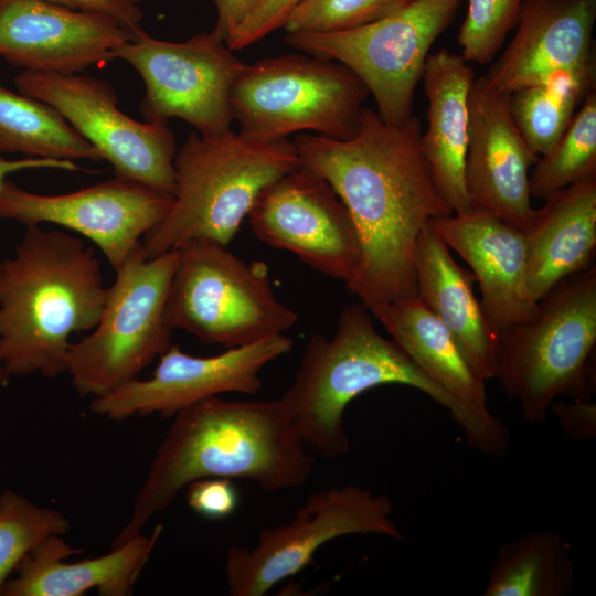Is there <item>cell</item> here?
<instances>
[{
	"label": "cell",
	"instance_id": "6da1fadb",
	"mask_svg": "<svg viewBox=\"0 0 596 596\" xmlns=\"http://www.w3.org/2000/svg\"><path fill=\"white\" fill-rule=\"evenodd\" d=\"M417 116L386 123L364 107L348 139L302 134L292 141L300 166L326 179L347 207L361 245V265L347 288L372 313L416 296L414 257L429 220L454 212L421 151Z\"/></svg>",
	"mask_w": 596,
	"mask_h": 596
},
{
	"label": "cell",
	"instance_id": "7a4b0ae2",
	"mask_svg": "<svg viewBox=\"0 0 596 596\" xmlns=\"http://www.w3.org/2000/svg\"><path fill=\"white\" fill-rule=\"evenodd\" d=\"M313 458L281 401H199L173 416L130 517L111 547L139 534L190 482L247 479L267 491L302 486Z\"/></svg>",
	"mask_w": 596,
	"mask_h": 596
},
{
	"label": "cell",
	"instance_id": "3957f363",
	"mask_svg": "<svg viewBox=\"0 0 596 596\" xmlns=\"http://www.w3.org/2000/svg\"><path fill=\"white\" fill-rule=\"evenodd\" d=\"M371 315L361 302L347 305L331 339L319 333L309 338L295 380L279 398L305 445L327 459L345 455L347 406L369 390L402 384L445 407L475 449L501 457L509 444L507 426L436 383L393 339L377 332Z\"/></svg>",
	"mask_w": 596,
	"mask_h": 596
},
{
	"label": "cell",
	"instance_id": "277c9868",
	"mask_svg": "<svg viewBox=\"0 0 596 596\" xmlns=\"http://www.w3.org/2000/svg\"><path fill=\"white\" fill-rule=\"evenodd\" d=\"M108 287L81 236L25 226L0 263V365L8 376L66 373L71 338L99 320Z\"/></svg>",
	"mask_w": 596,
	"mask_h": 596
},
{
	"label": "cell",
	"instance_id": "5b68a950",
	"mask_svg": "<svg viewBox=\"0 0 596 596\" xmlns=\"http://www.w3.org/2000/svg\"><path fill=\"white\" fill-rule=\"evenodd\" d=\"M300 166L294 141L193 131L177 150L170 209L142 238L147 257L193 240L228 245L263 189Z\"/></svg>",
	"mask_w": 596,
	"mask_h": 596
},
{
	"label": "cell",
	"instance_id": "8992f818",
	"mask_svg": "<svg viewBox=\"0 0 596 596\" xmlns=\"http://www.w3.org/2000/svg\"><path fill=\"white\" fill-rule=\"evenodd\" d=\"M596 345V266L556 284L533 319L498 334L496 377L530 423L545 419L554 400L592 394Z\"/></svg>",
	"mask_w": 596,
	"mask_h": 596
},
{
	"label": "cell",
	"instance_id": "52a82bcc",
	"mask_svg": "<svg viewBox=\"0 0 596 596\" xmlns=\"http://www.w3.org/2000/svg\"><path fill=\"white\" fill-rule=\"evenodd\" d=\"M177 252L166 307L172 330L228 349L296 323L298 315L276 297L264 262L247 263L211 240L190 241Z\"/></svg>",
	"mask_w": 596,
	"mask_h": 596
},
{
	"label": "cell",
	"instance_id": "ba28073f",
	"mask_svg": "<svg viewBox=\"0 0 596 596\" xmlns=\"http://www.w3.org/2000/svg\"><path fill=\"white\" fill-rule=\"evenodd\" d=\"M177 259V249L147 257L140 245L115 272L98 322L68 349L66 373L79 395L114 392L169 349L166 307Z\"/></svg>",
	"mask_w": 596,
	"mask_h": 596
},
{
	"label": "cell",
	"instance_id": "9c48e42d",
	"mask_svg": "<svg viewBox=\"0 0 596 596\" xmlns=\"http://www.w3.org/2000/svg\"><path fill=\"white\" fill-rule=\"evenodd\" d=\"M369 91L345 65L311 54H287L245 64L232 94L238 131L259 140L312 131L348 139L359 128Z\"/></svg>",
	"mask_w": 596,
	"mask_h": 596
},
{
	"label": "cell",
	"instance_id": "30bf717a",
	"mask_svg": "<svg viewBox=\"0 0 596 596\" xmlns=\"http://www.w3.org/2000/svg\"><path fill=\"white\" fill-rule=\"evenodd\" d=\"M461 0H412L392 14L354 29L287 34L294 49L349 67L366 86L377 114L394 125L413 115L415 88L429 50Z\"/></svg>",
	"mask_w": 596,
	"mask_h": 596
},
{
	"label": "cell",
	"instance_id": "8fae6325",
	"mask_svg": "<svg viewBox=\"0 0 596 596\" xmlns=\"http://www.w3.org/2000/svg\"><path fill=\"white\" fill-rule=\"evenodd\" d=\"M141 77L140 111L147 121L178 118L201 135H215L234 121L232 94L244 63L214 29L182 42L141 31L113 52Z\"/></svg>",
	"mask_w": 596,
	"mask_h": 596
},
{
	"label": "cell",
	"instance_id": "7c38bea8",
	"mask_svg": "<svg viewBox=\"0 0 596 596\" xmlns=\"http://www.w3.org/2000/svg\"><path fill=\"white\" fill-rule=\"evenodd\" d=\"M350 534L405 540L393 520L387 496L354 485L316 491L290 522L263 529L253 547L228 549L225 558L228 594L263 596L305 568L327 542Z\"/></svg>",
	"mask_w": 596,
	"mask_h": 596
},
{
	"label": "cell",
	"instance_id": "4fadbf2b",
	"mask_svg": "<svg viewBox=\"0 0 596 596\" xmlns=\"http://www.w3.org/2000/svg\"><path fill=\"white\" fill-rule=\"evenodd\" d=\"M14 84L55 108L113 166L115 175L172 196L178 148L168 124L129 117L117 106L110 83L79 73L22 71Z\"/></svg>",
	"mask_w": 596,
	"mask_h": 596
},
{
	"label": "cell",
	"instance_id": "5bb4252c",
	"mask_svg": "<svg viewBox=\"0 0 596 596\" xmlns=\"http://www.w3.org/2000/svg\"><path fill=\"white\" fill-rule=\"evenodd\" d=\"M171 201L169 194L119 175L62 194L31 192L8 179L0 189V219L73 231L96 245L116 272Z\"/></svg>",
	"mask_w": 596,
	"mask_h": 596
},
{
	"label": "cell",
	"instance_id": "9a60e30c",
	"mask_svg": "<svg viewBox=\"0 0 596 596\" xmlns=\"http://www.w3.org/2000/svg\"><path fill=\"white\" fill-rule=\"evenodd\" d=\"M255 236L349 284L361 265L354 223L329 182L299 166L268 184L248 215Z\"/></svg>",
	"mask_w": 596,
	"mask_h": 596
},
{
	"label": "cell",
	"instance_id": "2e32d148",
	"mask_svg": "<svg viewBox=\"0 0 596 596\" xmlns=\"http://www.w3.org/2000/svg\"><path fill=\"white\" fill-rule=\"evenodd\" d=\"M292 345V339L284 333L212 356H194L171 344L159 356L150 377H137L93 398L91 409L113 421L153 413L173 417L181 409L222 393L256 394L262 386V369L289 353Z\"/></svg>",
	"mask_w": 596,
	"mask_h": 596
},
{
	"label": "cell",
	"instance_id": "e0dca14e",
	"mask_svg": "<svg viewBox=\"0 0 596 596\" xmlns=\"http://www.w3.org/2000/svg\"><path fill=\"white\" fill-rule=\"evenodd\" d=\"M538 157L529 148L509 107V95L475 78L469 95V140L465 182L472 209L524 231L534 214L530 170Z\"/></svg>",
	"mask_w": 596,
	"mask_h": 596
},
{
	"label": "cell",
	"instance_id": "ac0fdd59",
	"mask_svg": "<svg viewBox=\"0 0 596 596\" xmlns=\"http://www.w3.org/2000/svg\"><path fill=\"white\" fill-rule=\"evenodd\" d=\"M132 38L96 13L49 0H0V58L23 71L81 73L114 60Z\"/></svg>",
	"mask_w": 596,
	"mask_h": 596
},
{
	"label": "cell",
	"instance_id": "d6986e66",
	"mask_svg": "<svg viewBox=\"0 0 596 596\" xmlns=\"http://www.w3.org/2000/svg\"><path fill=\"white\" fill-rule=\"evenodd\" d=\"M428 224L469 265L479 285L481 306L498 334L534 318L538 304L526 290L521 228L477 209L437 216Z\"/></svg>",
	"mask_w": 596,
	"mask_h": 596
},
{
	"label": "cell",
	"instance_id": "ffe728a7",
	"mask_svg": "<svg viewBox=\"0 0 596 596\" xmlns=\"http://www.w3.org/2000/svg\"><path fill=\"white\" fill-rule=\"evenodd\" d=\"M595 20L596 0H526L513 39L483 77L510 95L557 72L594 68Z\"/></svg>",
	"mask_w": 596,
	"mask_h": 596
},
{
	"label": "cell",
	"instance_id": "44dd1931",
	"mask_svg": "<svg viewBox=\"0 0 596 596\" xmlns=\"http://www.w3.org/2000/svg\"><path fill=\"white\" fill-rule=\"evenodd\" d=\"M162 532L158 524L98 557L64 560L83 553L63 536H51L33 547L18 564L1 596H83L96 589L102 596H129Z\"/></svg>",
	"mask_w": 596,
	"mask_h": 596
},
{
	"label": "cell",
	"instance_id": "7402d4cb",
	"mask_svg": "<svg viewBox=\"0 0 596 596\" xmlns=\"http://www.w3.org/2000/svg\"><path fill=\"white\" fill-rule=\"evenodd\" d=\"M475 72L447 50L429 54L422 75L428 100L427 129L419 147L434 182L454 213L472 210L465 182L469 95Z\"/></svg>",
	"mask_w": 596,
	"mask_h": 596
},
{
	"label": "cell",
	"instance_id": "603a6c76",
	"mask_svg": "<svg viewBox=\"0 0 596 596\" xmlns=\"http://www.w3.org/2000/svg\"><path fill=\"white\" fill-rule=\"evenodd\" d=\"M544 200L523 231L525 284L535 304L564 278L594 265L596 172Z\"/></svg>",
	"mask_w": 596,
	"mask_h": 596
},
{
	"label": "cell",
	"instance_id": "cb8c5ba5",
	"mask_svg": "<svg viewBox=\"0 0 596 596\" xmlns=\"http://www.w3.org/2000/svg\"><path fill=\"white\" fill-rule=\"evenodd\" d=\"M416 297L448 328L476 372L496 377L498 333L473 292L475 275L458 264L427 224L414 257Z\"/></svg>",
	"mask_w": 596,
	"mask_h": 596
},
{
	"label": "cell",
	"instance_id": "d4e9b609",
	"mask_svg": "<svg viewBox=\"0 0 596 596\" xmlns=\"http://www.w3.org/2000/svg\"><path fill=\"white\" fill-rule=\"evenodd\" d=\"M372 315L436 383L468 406L489 411L486 381L448 328L416 296L389 302Z\"/></svg>",
	"mask_w": 596,
	"mask_h": 596
},
{
	"label": "cell",
	"instance_id": "484cf974",
	"mask_svg": "<svg viewBox=\"0 0 596 596\" xmlns=\"http://www.w3.org/2000/svg\"><path fill=\"white\" fill-rule=\"evenodd\" d=\"M574 590L570 543L535 530L498 547L485 596H567Z\"/></svg>",
	"mask_w": 596,
	"mask_h": 596
},
{
	"label": "cell",
	"instance_id": "4316f807",
	"mask_svg": "<svg viewBox=\"0 0 596 596\" xmlns=\"http://www.w3.org/2000/svg\"><path fill=\"white\" fill-rule=\"evenodd\" d=\"M0 152L58 160H102L52 106L0 83Z\"/></svg>",
	"mask_w": 596,
	"mask_h": 596
},
{
	"label": "cell",
	"instance_id": "83f0119b",
	"mask_svg": "<svg viewBox=\"0 0 596 596\" xmlns=\"http://www.w3.org/2000/svg\"><path fill=\"white\" fill-rule=\"evenodd\" d=\"M594 84L595 67L562 71L509 95L513 120L538 158L557 142Z\"/></svg>",
	"mask_w": 596,
	"mask_h": 596
},
{
	"label": "cell",
	"instance_id": "f1b7e54d",
	"mask_svg": "<svg viewBox=\"0 0 596 596\" xmlns=\"http://www.w3.org/2000/svg\"><path fill=\"white\" fill-rule=\"evenodd\" d=\"M596 172V94L589 92L567 129L530 172L532 198L545 199Z\"/></svg>",
	"mask_w": 596,
	"mask_h": 596
},
{
	"label": "cell",
	"instance_id": "f546056e",
	"mask_svg": "<svg viewBox=\"0 0 596 596\" xmlns=\"http://www.w3.org/2000/svg\"><path fill=\"white\" fill-rule=\"evenodd\" d=\"M70 526L61 511L38 505L19 492L3 491L0 494V596L22 558L45 539L66 534Z\"/></svg>",
	"mask_w": 596,
	"mask_h": 596
},
{
	"label": "cell",
	"instance_id": "4dcf8cb0",
	"mask_svg": "<svg viewBox=\"0 0 596 596\" xmlns=\"http://www.w3.org/2000/svg\"><path fill=\"white\" fill-rule=\"evenodd\" d=\"M412 0H300L287 17V34L326 33L362 26Z\"/></svg>",
	"mask_w": 596,
	"mask_h": 596
},
{
	"label": "cell",
	"instance_id": "1f68e13d",
	"mask_svg": "<svg viewBox=\"0 0 596 596\" xmlns=\"http://www.w3.org/2000/svg\"><path fill=\"white\" fill-rule=\"evenodd\" d=\"M526 0H468L457 36L462 57L469 63L490 62L509 32L517 26Z\"/></svg>",
	"mask_w": 596,
	"mask_h": 596
},
{
	"label": "cell",
	"instance_id": "d6a6232c",
	"mask_svg": "<svg viewBox=\"0 0 596 596\" xmlns=\"http://www.w3.org/2000/svg\"><path fill=\"white\" fill-rule=\"evenodd\" d=\"M187 502L191 510L210 520L231 515L238 503V494L231 479L203 478L187 487Z\"/></svg>",
	"mask_w": 596,
	"mask_h": 596
},
{
	"label": "cell",
	"instance_id": "836d02e7",
	"mask_svg": "<svg viewBox=\"0 0 596 596\" xmlns=\"http://www.w3.org/2000/svg\"><path fill=\"white\" fill-rule=\"evenodd\" d=\"M300 0H263L252 15L226 41L233 51L246 49L284 26Z\"/></svg>",
	"mask_w": 596,
	"mask_h": 596
},
{
	"label": "cell",
	"instance_id": "e575fe53",
	"mask_svg": "<svg viewBox=\"0 0 596 596\" xmlns=\"http://www.w3.org/2000/svg\"><path fill=\"white\" fill-rule=\"evenodd\" d=\"M67 8L96 13L110 19L124 29L128 30L134 38L141 31L140 22L142 12L130 0H49Z\"/></svg>",
	"mask_w": 596,
	"mask_h": 596
},
{
	"label": "cell",
	"instance_id": "d590c367",
	"mask_svg": "<svg viewBox=\"0 0 596 596\" xmlns=\"http://www.w3.org/2000/svg\"><path fill=\"white\" fill-rule=\"evenodd\" d=\"M550 408L572 439L589 440L595 437L596 405L590 401H574L573 404L553 402Z\"/></svg>",
	"mask_w": 596,
	"mask_h": 596
},
{
	"label": "cell",
	"instance_id": "8d00e7d4",
	"mask_svg": "<svg viewBox=\"0 0 596 596\" xmlns=\"http://www.w3.org/2000/svg\"><path fill=\"white\" fill-rule=\"evenodd\" d=\"M263 0H212L216 9L214 30L225 42L252 15Z\"/></svg>",
	"mask_w": 596,
	"mask_h": 596
},
{
	"label": "cell",
	"instance_id": "74e56055",
	"mask_svg": "<svg viewBox=\"0 0 596 596\" xmlns=\"http://www.w3.org/2000/svg\"><path fill=\"white\" fill-rule=\"evenodd\" d=\"M53 169L64 171H76L81 168L71 160H58L49 158L23 157L18 159H8L0 152V189L8 180V177L14 172L23 170Z\"/></svg>",
	"mask_w": 596,
	"mask_h": 596
},
{
	"label": "cell",
	"instance_id": "f35d334b",
	"mask_svg": "<svg viewBox=\"0 0 596 596\" xmlns=\"http://www.w3.org/2000/svg\"><path fill=\"white\" fill-rule=\"evenodd\" d=\"M9 380L8 374L3 370V368L0 365V385H4Z\"/></svg>",
	"mask_w": 596,
	"mask_h": 596
},
{
	"label": "cell",
	"instance_id": "ab89813d",
	"mask_svg": "<svg viewBox=\"0 0 596 596\" xmlns=\"http://www.w3.org/2000/svg\"><path fill=\"white\" fill-rule=\"evenodd\" d=\"M130 1L138 6L142 0H130Z\"/></svg>",
	"mask_w": 596,
	"mask_h": 596
}]
</instances>
